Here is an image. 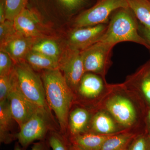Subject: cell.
Listing matches in <instances>:
<instances>
[{
    "label": "cell",
    "mask_w": 150,
    "mask_h": 150,
    "mask_svg": "<svg viewBox=\"0 0 150 150\" xmlns=\"http://www.w3.org/2000/svg\"><path fill=\"white\" fill-rule=\"evenodd\" d=\"M146 104L124 83L108 84L107 93L96 108L106 110L123 131H144Z\"/></svg>",
    "instance_id": "6da1fadb"
},
{
    "label": "cell",
    "mask_w": 150,
    "mask_h": 150,
    "mask_svg": "<svg viewBox=\"0 0 150 150\" xmlns=\"http://www.w3.org/2000/svg\"><path fill=\"white\" fill-rule=\"evenodd\" d=\"M47 104L56 114L61 130L66 131L75 96L59 69L46 70L42 77Z\"/></svg>",
    "instance_id": "7a4b0ae2"
},
{
    "label": "cell",
    "mask_w": 150,
    "mask_h": 150,
    "mask_svg": "<svg viewBox=\"0 0 150 150\" xmlns=\"http://www.w3.org/2000/svg\"><path fill=\"white\" fill-rule=\"evenodd\" d=\"M113 13L110 23L100 41L113 46L120 42L130 41L150 49L146 40L139 35L136 16L131 9L122 8Z\"/></svg>",
    "instance_id": "3957f363"
},
{
    "label": "cell",
    "mask_w": 150,
    "mask_h": 150,
    "mask_svg": "<svg viewBox=\"0 0 150 150\" xmlns=\"http://www.w3.org/2000/svg\"><path fill=\"white\" fill-rule=\"evenodd\" d=\"M14 71L19 87L26 98L48 114L49 108L46 99L42 78L25 61L15 64Z\"/></svg>",
    "instance_id": "277c9868"
},
{
    "label": "cell",
    "mask_w": 150,
    "mask_h": 150,
    "mask_svg": "<svg viewBox=\"0 0 150 150\" xmlns=\"http://www.w3.org/2000/svg\"><path fill=\"white\" fill-rule=\"evenodd\" d=\"M129 7L126 0H96L90 7L78 14L75 19L76 28L105 24L116 10Z\"/></svg>",
    "instance_id": "5b68a950"
},
{
    "label": "cell",
    "mask_w": 150,
    "mask_h": 150,
    "mask_svg": "<svg viewBox=\"0 0 150 150\" xmlns=\"http://www.w3.org/2000/svg\"><path fill=\"white\" fill-rule=\"evenodd\" d=\"M113 46L99 41L81 51L86 73H93L105 79Z\"/></svg>",
    "instance_id": "8992f818"
},
{
    "label": "cell",
    "mask_w": 150,
    "mask_h": 150,
    "mask_svg": "<svg viewBox=\"0 0 150 150\" xmlns=\"http://www.w3.org/2000/svg\"><path fill=\"white\" fill-rule=\"evenodd\" d=\"M108 84L105 79L92 73H86L75 94L89 103L91 109L96 108L107 93Z\"/></svg>",
    "instance_id": "52a82bcc"
},
{
    "label": "cell",
    "mask_w": 150,
    "mask_h": 150,
    "mask_svg": "<svg viewBox=\"0 0 150 150\" xmlns=\"http://www.w3.org/2000/svg\"><path fill=\"white\" fill-rule=\"evenodd\" d=\"M7 99L13 119L16 121L19 127L37 112L42 111L46 113L23 93L19 87L16 74L13 85Z\"/></svg>",
    "instance_id": "ba28073f"
},
{
    "label": "cell",
    "mask_w": 150,
    "mask_h": 150,
    "mask_svg": "<svg viewBox=\"0 0 150 150\" xmlns=\"http://www.w3.org/2000/svg\"><path fill=\"white\" fill-rule=\"evenodd\" d=\"M93 0H29L27 7L38 14L42 12H56L71 16L86 9Z\"/></svg>",
    "instance_id": "9c48e42d"
},
{
    "label": "cell",
    "mask_w": 150,
    "mask_h": 150,
    "mask_svg": "<svg viewBox=\"0 0 150 150\" xmlns=\"http://www.w3.org/2000/svg\"><path fill=\"white\" fill-rule=\"evenodd\" d=\"M59 69L75 94L86 73L81 51L69 48L60 59Z\"/></svg>",
    "instance_id": "30bf717a"
},
{
    "label": "cell",
    "mask_w": 150,
    "mask_h": 150,
    "mask_svg": "<svg viewBox=\"0 0 150 150\" xmlns=\"http://www.w3.org/2000/svg\"><path fill=\"white\" fill-rule=\"evenodd\" d=\"M105 24L87 27L76 28L70 32L69 48L82 51L99 41L105 30Z\"/></svg>",
    "instance_id": "8fae6325"
},
{
    "label": "cell",
    "mask_w": 150,
    "mask_h": 150,
    "mask_svg": "<svg viewBox=\"0 0 150 150\" xmlns=\"http://www.w3.org/2000/svg\"><path fill=\"white\" fill-rule=\"evenodd\" d=\"M45 112L40 111L20 127L16 138L23 147H26L36 140H43L47 131V124Z\"/></svg>",
    "instance_id": "7c38bea8"
},
{
    "label": "cell",
    "mask_w": 150,
    "mask_h": 150,
    "mask_svg": "<svg viewBox=\"0 0 150 150\" xmlns=\"http://www.w3.org/2000/svg\"><path fill=\"white\" fill-rule=\"evenodd\" d=\"M17 32L25 37L42 38L43 27L41 16L36 11L26 7L13 20Z\"/></svg>",
    "instance_id": "4fadbf2b"
},
{
    "label": "cell",
    "mask_w": 150,
    "mask_h": 150,
    "mask_svg": "<svg viewBox=\"0 0 150 150\" xmlns=\"http://www.w3.org/2000/svg\"><path fill=\"white\" fill-rule=\"evenodd\" d=\"M123 83L150 107V60L127 77Z\"/></svg>",
    "instance_id": "5bb4252c"
},
{
    "label": "cell",
    "mask_w": 150,
    "mask_h": 150,
    "mask_svg": "<svg viewBox=\"0 0 150 150\" xmlns=\"http://www.w3.org/2000/svg\"><path fill=\"white\" fill-rule=\"evenodd\" d=\"M123 131L111 115L100 108L93 109L88 132L101 135H112Z\"/></svg>",
    "instance_id": "9a60e30c"
},
{
    "label": "cell",
    "mask_w": 150,
    "mask_h": 150,
    "mask_svg": "<svg viewBox=\"0 0 150 150\" xmlns=\"http://www.w3.org/2000/svg\"><path fill=\"white\" fill-rule=\"evenodd\" d=\"M39 39L25 37L18 34L5 44L1 46L0 49L5 51L14 64H16L25 60L34 43Z\"/></svg>",
    "instance_id": "2e32d148"
},
{
    "label": "cell",
    "mask_w": 150,
    "mask_h": 150,
    "mask_svg": "<svg viewBox=\"0 0 150 150\" xmlns=\"http://www.w3.org/2000/svg\"><path fill=\"white\" fill-rule=\"evenodd\" d=\"M111 136L90 132L71 136L69 142L71 149L72 150H100L105 141Z\"/></svg>",
    "instance_id": "e0dca14e"
},
{
    "label": "cell",
    "mask_w": 150,
    "mask_h": 150,
    "mask_svg": "<svg viewBox=\"0 0 150 150\" xmlns=\"http://www.w3.org/2000/svg\"><path fill=\"white\" fill-rule=\"evenodd\" d=\"M93 110V109L80 106L70 112L68 123L71 136L88 132Z\"/></svg>",
    "instance_id": "ac0fdd59"
},
{
    "label": "cell",
    "mask_w": 150,
    "mask_h": 150,
    "mask_svg": "<svg viewBox=\"0 0 150 150\" xmlns=\"http://www.w3.org/2000/svg\"><path fill=\"white\" fill-rule=\"evenodd\" d=\"M12 115L8 100L0 102V140L1 142L9 144L13 137L10 133L12 121Z\"/></svg>",
    "instance_id": "d6986e66"
},
{
    "label": "cell",
    "mask_w": 150,
    "mask_h": 150,
    "mask_svg": "<svg viewBox=\"0 0 150 150\" xmlns=\"http://www.w3.org/2000/svg\"><path fill=\"white\" fill-rule=\"evenodd\" d=\"M31 50L45 55L59 62L62 56L60 46L55 40L49 38L38 39L33 46Z\"/></svg>",
    "instance_id": "ffe728a7"
},
{
    "label": "cell",
    "mask_w": 150,
    "mask_h": 150,
    "mask_svg": "<svg viewBox=\"0 0 150 150\" xmlns=\"http://www.w3.org/2000/svg\"><path fill=\"white\" fill-rule=\"evenodd\" d=\"M137 134L126 131L112 135L105 141L100 150H126Z\"/></svg>",
    "instance_id": "44dd1931"
},
{
    "label": "cell",
    "mask_w": 150,
    "mask_h": 150,
    "mask_svg": "<svg viewBox=\"0 0 150 150\" xmlns=\"http://www.w3.org/2000/svg\"><path fill=\"white\" fill-rule=\"evenodd\" d=\"M25 61L34 70L59 69V62L32 50L28 54Z\"/></svg>",
    "instance_id": "7402d4cb"
},
{
    "label": "cell",
    "mask_w": 150,
    "mask_h": 150,
    "mask_svg": "<svg viewBox=\"0 0 150 150\" xmlns=\"http://www.w3.org/2000/svg\"><path fill=\"white\" fill-rule=\"evenodd\" d=\"M129 7L135 16L144 25L150 29V0H126Z\"/></svg>",
    "instance_id": "603a6c76"
},
{
    "label": "cell",
    "mask_w": 150,
    "mask_h": 150,
    "mask_svg": "<svg viewBox=\"0 0 150 150\" xmlns=\"http://www.w3.org/2000/svg\"><path fill=\"white\" fill-rule=\"evenodd\" d=\"M29 0H6L7 20L13 21L17 16L26 8Z\"/></svg>",
    "instance_id": "cb8c5ba5"
},
{
    "label": "cell",
    "mask_w": 150,
    "mask_h": 150,
    "mask_svg": "<svg viewBox=\"0 0 150 150\" xmlns=\"http://www.w3.org/2000/svg\"><path fill=\"white\" fill-rule=\"evenodd\" d=\"M18 34L13 21L6 19L0 23V46L5 44Z\"/></svg>",
    "instance_id": "d4e9b609"
},
{
    "label": "cell",
    "mask_w": 150,
    "mask_h": 150,
    "mask_svg": "<svg viewBox=\"0 0 150 150\" xmlns=\"http://www.w3.org/2000/svg\"><path fill=\"white\" fill-rule=\"evenodd\" d=\"M126 150H150V138L145 130L135 135Z\"/></svg>",
    "instance_id": "484cf974"
},
{
    "label": "cell",
    "mask_w": 150,
    "mask_h": 150,
    "mask_svg": "<svg viewBox=\"0 0 150 150\" xmlns=\"http://www.w3.org/2000/svg\"><path fill=\"white\" fill-rule=\"evenodd\" d=\"M15 76L14 68L11 72L0 76V102L8 99L9 93L13 85Z\"/></svg>",
    "instance_id": "4316f807"
},
{
    "label": "cell",
    "mask_w": 150,
    "mask_h": 150,
    "mask_svg": "<svg viewBox=\"0 0 150 150\" xmlns=\"http://www.w3.org/2000/svg\"><path fill=\"white\" fill-rule=\"evenodd\" d=\"M15 64L10 56L5 51L0 49V76L11 72Z\"/></svg>",
    "instance_id": "83f0119b"
},
{
    "label": "cell",
    "mask_w": 150,
    "mask_h": 150,
    "mask_svg": "<svg viewBox=\"0 0 150 150\" xmlns=\"http://www.w3.org/2000/svg\"><path fill=\"white\" fill-rule=\"evenodd\" d=\"M48 142L53 150H72L70 144L67 145L64 140L57 134H54L50 136Z\"/></svg>",
    "instance_id": "f1b7e54d"
},
{
    "label": "cell",
    "mask_w": 150,
    "mask_h": 150,
    "mask_svg": "<svg viewBox=\"0 0 150 150\" xmlns=\"http://www.w3.org/2000/svg\"><path fill=\"white\" fill-rule=\"evenodd\" d=\"M144 129L150 138V107H147L144 118Z\"/></svg>",
    "instance_id": "f546056e"
},
{
    "label": "cell",
    "mask_w": 150,
    "mask_h": 150,
    "mask_svg": "<svg viewBox=\"0 0 150 150\" xmlns=\"http://www.w3.org/2000/svg\"><path fill=\"white\" fill-rule=\"evenodd\" d=\"M6 0H0V23L6 20Z\"/></svg>",
    "instance_id": "4dcf8cb0"
},
{
    "label": "cell",
    "mask_w": 150,
    "mask_h": 150,
    "mask_svg": "<svg viewBox=\"0 0 150 150\" xmlns=\"http://www.w3.org/2000/svg\"><path fill=\"white\" fill-rule=\"evenodd\" d=\"M14 150H22L18 146H16ZM30 150H45V146L42 142L36 143L33 146L32 149Z\"/></svg>",
    "instance_id": "1f68e13d"
},
{
    "label": "cell",
    "mask_w": 150,
    "mask_h": 150,
    "mask_svg": "<svg viewBox=\"0 0 150 150\" xmlns=\"http://www.w3.org/2000/svg\"><path fill=\"white\" fill-rule=\"evenodd\" d=\"M144 33V38L147 42L150 47V29H147L146 28H144L143 29Z\"/></svg>",
    "instance_id": "d6a6232c"
}]
</instances>
